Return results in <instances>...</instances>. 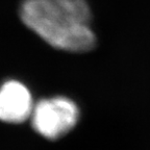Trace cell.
Returning <instances> with one entry per match:
<instances>
[{
  "label": "cell",
  "instance_id": "cell-3",
  "mask_svg": "<svg viewBox=\"0 0 150 150\" xmlns=\"http://www.w3.org/2000/svg\"><path fill=\"white\" fill-rule=\"evenodd\" d=\"M33 96L23 82L6 80L0 86V120L21 123L30 118L33 110Z\"/></svg>",
  "mask_w": 150,
  "mask_h": 150
},
{
  "label": "cell",
  "instance_id": "cell-2",
  "mask_svg": "<svg viewBox=\"0 0 150 150\" xmlns=\"http://www.w3.org/2000/svg\"><path fill=\"white\" fill-rule=\"evenodd\" d=\"M78 108L71 99L56 96L35 103L30 119L38 134L49 140L66 134L78 120Z\"/></svg>",
  "mask_w": 150,
  "mask_h": 150
},
{
  "label": "cell",
  "instance_id": "cell-1",
  "mask_svg": "<svg viewBox=\"0 0 150 150\" xmlns=\"http://www.w3.org/2000/svg\"><path fill=\"white\" fill-rule=\"evenodd\" d=\"M18 14L25 27L54 49L84 53L97 44L87 0H21Z\"/></svg>",
  "mask_w": 150,
  "mask_h": 150
}]
</instances>
